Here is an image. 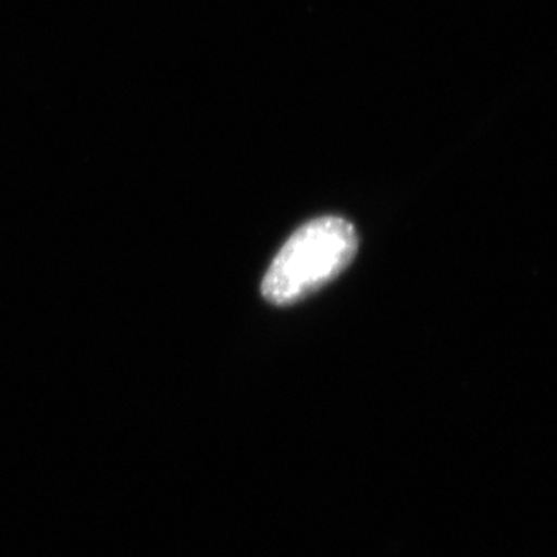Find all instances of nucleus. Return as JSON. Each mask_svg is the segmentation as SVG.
Segmentation results:
<instances>
[{
	"mask_svg": "<svg viewBox=\"0 0 557 557\" xmlns=\"http://www.w3.org/2000/svg\"><path fill=\"white\" fill-rule=\"evenodd\" d=\"M358 234L346 219L310 220L285 242L262 282L263 298L274 306H293L325 287L350 265Z\"/></svg>",
	"mask_w": 557,
	"mask_h": 557,
	"instance_id": "obj_1",
	"label": "nucleus"
}]
</instances>
